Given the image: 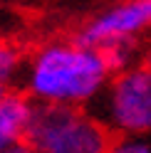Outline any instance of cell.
Wrapping results in <instances>:
<instances>
[{
    "label": "cell",
    "mask_w": 151,
    "mask_h": 153,
    "mask_svg": "<svg viewBox=\"0 0 151 153\" xmlns=\"http://www.w3.org/2000/svg\"><path fill=\"white\" fill-rule=\"evenodd\" d=\"M109 67L94 47L52 42L32 57L27 91L45 104H82L99 97L109 82Z\"/></svg>",
    "instance_id": "1"
},
{
    "label": "cell",
    "mask_w": 151,
    "mask_h": 153,
    "mask_svg": "<svg viewBox=\"0 0 151 153\" xmlns=\"http://www.w3.org/2000/svg\"><path fill=\"white\" fill-rule=\"evenodd\" d=\"M25 141L37 153H107L114 136L82 106L37 101Z\"/></svg>",
    "instance_id": "2"
},
{
    "label": "cell",
    "mask_w": 151,
    "mask_h": 153,
    "mask_svg": "<svg viewBox=\"0 0 151 153\" xmlns=\"http://www.w3.org/2000/svg\"><path fill=\"white\" fill-rule=\"evenodd\" d=\"M104 111L107 126L119 133H151V57L114 76Z\"/></svg>",
    "instance_id": "3"
},
{
    "label": "cell",
    "mask_w": 151,
    "mask_h": 153,
    "mask_svg": "<svg viewBox=\"0 0 151 153\" xmlns=\"http://www.w3.org/2000/svg\"><path fill=\"white\" fill-rule=\"evenodd\" d=\"M151 27V0H126L89 20L74 37L84 47H97L117 37H136Z\"/></svg>",
    "instance_id": "4"
},
{
    "label": "cell",
    "mask_w": 151,
    "mask_h": 153,
    "mask_svg": "<svg viewBox=\"0 0 151 153\" xmlns=\"http://www.w3.org/2000/svg\"><path fill=\"white\" fill-rule=\"evenodd\" d=\"M35 104L25 94H10L7 91L0 99V151L13 146L17 141H25L27 126L32 119Z\"/></svg>",
    "instance_id": "5"
},
{
    "label": "cell",
    "mask_w": 151,
    "mask_h": 153,
    "mask_svg": "<svg viewBox=\"0 0 151 153\" xmlns=\"http://www.w3.org/2000/svg\"><path fill=\"white\" fill-rule=\"evenodd\" d=\"M104 64L109 67L111 74H119L129 69L131 64H134V54H136V37H117V40H107L94 47Z\"/></svg>",
    "instance_id": "6"
},
{
    "label": "cell",
    "mask_w": 151,
    "mask_h": 153,
    "mask_svg": "<svg viewBox=\"0 0 151 153\" xmlns=\"http://www.w3.org/2000/svg\"><path fill=\"white\" fill-rule=\"evenodd\" d=\"M107 153H151V141L141 138L139 133H124L121 138H114Z\"/></svg>",
    "instance_id": "7"
},
{
    "label": "cell",
    "mask_w": 151,
    "mask_h": 153,
    "mask_svg": "<svg viewBox=\"0 0 151 153\" xmlns=\"http://www.w3.org/2000/svg\"><path fill=\"white\" fill-rule=\"evenodd\" d=\"M17 64H20L17 50H13V47H7V45H0V82L3 84L10 82V76L17 69Z\"/></svg>",
    "instance_id": "8"
},
{
    "label": "cell",
    "mask_w": 151,
    "mask_h": 153,
    "mask_svg": "<svg viewBox=\"0 0 151 153\" xmlns=\"http://www.w3.org/2000/svg\"><path fill=\"white\" fill-rule=\"evenodd\" d=\"M0 153H37L27 141H17V143H13V146H7L5 151H0Z\"/></svg>",
    "instance_id": "9"
},
{
    "label": "cell",
    "mask_w": 151,
    "mask_h": 153,
    "mask_svg": "<svg viewBox=\"0 0 151 153\" xmlns=\"http://www.w3.org/2000/svg\"><path fill=\"white\" fill-rule=\"evenodd\" d=\"M5 94H7V84H3V82H0V99H3Z\"/></svg>",
    "instance_id": "10"
}]
</instances>
